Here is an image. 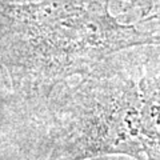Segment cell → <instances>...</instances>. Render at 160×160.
<instances>
[{"label": "cell", "mask_w": 160, "mask_h": 160, "mask_svg": "<svg viewBox=\"0 0 160 160\" xmlns=\"http://www.w3.org/2000/svg\"><path fill=\"white\" fill-rule=\"evenodd\" d=\"M49 116L47 160H160V78L138 80L102 66L59 89Z\"/></svg>", "instance_id": "2"}, {"label": "cell", "mask_w": 160, "mask_h": 160, "mask_svg": "<svg viewBox=\"0 0 160 160\" xmlns=\"http://www.w3.org/2000/svg\"><path fill=\"white\" fill-rule=\"evenodd\" d=\"M0 59L12 86L51 93L73 75H87L115 52L160 44V36L122 24L109 0H40L6 4Z\"/></svg>", "instance_id": "1"}]
</instances>
